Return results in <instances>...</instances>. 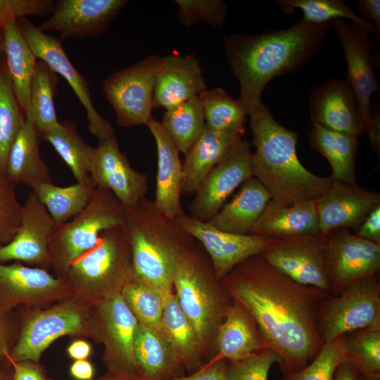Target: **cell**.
Wrapping results in <instances>:
<instances>
[{
	"label": "cell",
	"instance_id": "obj_45",
	"mask_svg": "<svg viewBox=\"0 0 380 380\" xmlns=\"http://www.w3.org/2000/svg\"><path fill=\"white\" fill-rule=\"evenodd\" d=\"M178 16L185 26L205 20L215 28L222 27L227 12V4L221 0H177Z\"/></svg>",
	"mask_w": 380,
	"mask_h": 380
},
{
	"label": "cell",
	"instance_id": "obj_49",
	"mask_svg": "<svg viewBox=\"0 0 380 380\" xmlns=\"http://www.w3.org/2000/svg\"><path fill=\"white\" fill-rule=\"evenodd\" d=\"M227 365L228 360L225 359L213 360L194 373L173 380H227L226 374Z\"/></svg>",
	"mask_w": 380,
	"mask_h": 380
},
{
	"label": "cell",
	"instance_id": "obj_48",
	"mask_svg": "<svg viewBox=\"0 0 380 380\" xmlns=\"http://www.w3.org/2000/svg\"><path fill=\"white\" fill-rule=\"evenodd\" d=\"M54 5L51 0H0V30L26 15L46 16Z\"/></svg>",
	"mask_w": 380,
	"mask_h": 380
},
{
	"label": "cell",
	"instance_id": "obj_5",
	"mask_svg": "<svg viewBox=\"0 0 380 380\" xmlns=\"http://www.w3.org/2000/svg\"><path fill=\"white\" fill-rule=\"evenodd\" d=\"M173 291L208 364L217 355V332L233 299L216 278L208 256L194 246L179 260Z\"/></svg>",
	"mask_w": 380,
	"mask_h": 380
},
{
	"label": "cell",
	"instance_id": "obj_19",
	"mask_svg": "<svg viewBox=\"0 0 380 380\" xmlns=\"http://www.w3.org/2000/svg\"><path fill=\"white\" fill-rule=\"evenodd\" d=\"M72 294L63 278L15 262H0V314L18 305H44Z\"/></svg>",
	"mask_w": 380,
	"mask_h": 380
},
{
	"label": "cell",
	"instance_id": "obj_8",
	"mask_svg": "<svg viewBox=\"0 0 380 380\" xmlns=\"http://www.w3.org/2000/svg\"><path fill=\"white\" fill-rule=\"evenodd\" d=\"M89 333L103 346V362L109 374L122 380H141L134 355L137 319L120 294L91 307Z\"/></svg>",
	"mask_w": 380,
	"mask_h": 380
},
{
	"label": "cell",
	"instance_id": "obj_58",
	"mask_svg": "<svg viewBox=\"0 0 380 380\" xmlns=\"http://www.w3.org/2000/svg\"><path fill=\"white\" fill-rule=\"evenodd\" d=\"M358 379L359 380H380V374L367 375L359 373Z\"/></svg>",
	"mask_w": 380,
	"mask_h": 380
},
{
	"label": "cell",
	"instance_id": "obj_16",
	"mask_svg": "<svg viewBox=\"0 0 380 380\" xmlns=\"http://www.w3.org/2000/svg\"><path fill=\"white\" fill-rule=\"evenodd\" d=\"M332 28L343 48L347 63L346 80L355 96L367 132L370 119L372 96L379 90L374 71V58L372 55L370 32L365 27L351 22L348 23L343 19L334 20Z\"/></svg>",
	"mask_w": 380,
	"mask_h": 380
},
{
	"label": "cell",
	"instance_id": "obj_24",
	"mask_svg": "<svg viewBox=\"0 0 380 380\" xmlns=\"http://www.w3.org/2000/svg\"><path fill=\"white\" fill-rule=\"evenodd\" d=\"M207 89L198 58L189 53L161 58L156 79L153 109H170Z\"/></svg>",
	"mask_w": 380,
	"mask_h": 380
},
{
	"label": "cell",
	"instance_id": "obj_54",
	"mask_svg": "<svg viewBox=\"0 0 380 380\" xmlns=\"http://www.w3.org/2000/svg\"><path fill=\"white\" fill-rule=\"evenodd\" d=\"M70 372L76 380H91L94 375V369L88 360H75L70 366Z\"/></svg>",
	"mask_w": 380,
	"mask_h": 380
},
{
	"label": "cell",
	"instance_id": "obj_17",
	"mask_svg": "<svg viewBox=\"0 0 380 380\" xmlns=\"http://www.w3.org/2000/svg\"><path fill=\"white\" fill-rule=\"evenodd\" d=\"M176 220L186 233L202 244L220 281L241 262L261 254L271 239L224 232L208 221H201L185 213Z\"/></svg>",
	"mask_w": 380,
	"mask_h": 380
},
{
	"label": "cell",
	"instance_id": "obj_51",
	"mask_svg": "<svg viewBox=\"0 0 380 380\" xmlns=\"http://www.w3.org/2000/svg\"><path fill=\"white\" fill-rule=\"evenodd\" d=\"M13 367V380H46L42 370L30 361H14L8 355Z\"/></svg>",
	"mask_w": 380,
	"mask_h": 380
},
{
	"label": "cell",
	"instance_id": "obj_56",
	"mask_svg": "<svg viewBox=\"0 0 380 380\" xmlns=\"http://www.w3.org/2000/svg\"><path fill=\"white\" fill-rule=\"evenodd\" d=\"M358 372L348 362H343L337 367L334 380H359Z\"/></svg>",
	"mask_w": 380,
	"mask_h": 380
},
{
	"label": "cell",
	"instance_id": "obj_11",
	"mask_svg": "<svg viewBox=\"0 0 380 380\" xmlns=\"http://www.w3.org/2000/svg\"><path fill=\"white\" fill-rule=\"evenodd\" d=\"M324 262L330 294L336 296L380 270V243L337 229L325 235Z\"/></svg>",
	"mask_w": 380,
	"mask_h": 380
},
{
	"label": "cell",
	"instance_id": "obj_27",
	"mask_svg": "<svg viewBox=\"0 0 380 380\" xmlns=\"http://www.w3.org/2000/svg\"><path fill=\"white\" fill-rule=\"evenodd\" d=\"M319 232L316 201L282 205L270 200L252 227L250 234L272 239Z\"/></svg>",
	"mask_w": 380,
	"mask_h": 380
},
{
	"label": "cell",
	"instance_id": "obj_55",
	"mask_svg": "<svg viewBox=\"0 0 380 380\" xmlns=\"http://www.w3.org/2000/svg\"><path fill=\"white\" fill-rule=\"evenodd\" d=\"M68 354L75 360H86L91 354L90 344L84 340H76L68 346Z\"/></svg>",
	"mask_w": 380,
	"mask_h": 380
},
{
	"label": "cell",
	"instance_id": "obj_14",
	"mask_svg": "<svg viewBox=\"0 0 380 380\" xmlns=\"http://www.w3.org/2000/svg\"><path fill=\"white\" fill-rule=\"evenodd\" d=\"M251 158L248 141L240 138L234 142L199 185L189 205L190 216L209 221L233 191L253 177Z\"/></svg>",
	"mask_w": 380,
	"mask_h": 380
},
{
	"label": "cell",
	"instance_id": "obj_34",
	"mask_svg": "<svg viewBox=\"0 0 380 380\" xmlns=\"http://www.w3.org/2000/svg\"><path fill=\"white\" fill-rule=\"evenodd\" d=\"M308 134L311 147L329 161L332 171L331 177L338 181L357 184L358 137L314 122Z\"/></svg>",
	"mask_w": 380,
	"mask_h": 380
},
{
	"label": "cell",
	"instance_id": "obj_6",
	"mask_svg": "<svg viewBox=\"0 0 380 380\" xmlns=\"http://www.w3.org/2000/svg\"><path fill=\"white\" fill-rule=\"evenodd\" d=\"M132 253L124 224L101 234L62 277L72 297L89 308L120 294L132 278Z\"/></svg>",
	"mask_w": 380,
	"mask_h": 380
},
{
	"label": "cell",
	"instance_id": "obj_60",
	"mask_svg": "<svg viewBox=\"0 0 380 380\" xmlns=\"http://www.w3.org/2000/svg\"><path fill=\"white\" fill-rule=\"evenodd\" d=\"M3 52V31L0 30V55Z\"/></svg>",
	"mask_w": 380,
	"mask_h": 380
},
{
	"label": "cell",
	"instance_id": "obj_26",
	"mask_svg": "<svg viewBox=\"0 0 380 380\" xmlns=\"http://www.w3.org/2000/svg\"><path fill=\"white\" fill-rule=\"evenodd\" d=\"M270 348L256 322L239 302L233 300L217 336V355L212 360L235 362Z\"/></svg>",
	"mask_w": 380,
	"mask_h": 380
},
{
	"label": "cell",
	"instance_id": "obj_35",
	"mask_svg": "<svg viewBox=\"0 0 380 380\" xmlns=\"http://www.w3.org/2000/svg\"><path fill=\"white\" fill-rule=\"evenodd\" d=\"M40 139L52 145L71 170L77 182L84 183L91 180L89 161L94 148L78 134L74 122L59 121L56 127L43 134Z\"/></svg>",
	"mask_w": 380,
	"mask_h": 380
},
{
	"label": "cell",
	"instance_id": "obj_18",
	"mask_svg": "<svg viewBox=\"0 0 380 380\" xmlns=\"http://www.w3.org/2000/svg\"><path fill=\"white\" fill-rule=\"evenodd\" d=\"M58 223L31 191L23 205L14 237L0 246V262L21 261L46 270L51 266L49 245Z\"/></svg>",
	"mask_w": 380,
	"mask_h": 380
},
{
	"label": "cell",
	"instance_id": "obj_21",
	"mask_svg": "<svg viewBox=\"0 0 380 380\" xmlns=\"http://www.w3.org/2000/svg\"><path fill=\"white\" fill-rule=\"evenodd\" d=\"M126 0H61L51 16L37 27L56 32L61 39L84 38L103 33L127 4Z\"/></svg>",
	"mask_w": 380,
	"mask_h": 380
},
{
	"label": "cell",
	"instance_id": "obj_2",
	"mask_svg": "<svg viewBox=\"0 0 380 380\" xmlns=\"http://www.w3.org/2000/svg\"><path fill=\"white\" fill-rule=\"evenodd\" d=\"M332 22L315 24L302 18L287 29L224 37L227 61L239 82V99L247 114L262 102V91L272 78L293 72L315 57Z\"/></svg>",
	"mask_w": 380,
	"mask_h": 380
},
{
	"label": "cell",
	"instance_id": "obj_46",
	"mask_svg": "<svg viewBox=\"0 0 380 380\" xmlns=\"http://www.w3.org/2000/svg\"><path fill=\"white\" fill-rule=\"evenodd\" d=\"M281 362L279 357L270 348L235 362H228L227 380H267L271 367Z\"/></svg>",
	"mask_w": 380,
	"mask_h": 380
},
{
	"label": "cell",
	"instance_id": "obj_13",
	"mask_svg": "<svg viewBox=\"0 0 380 380\" xmlns=\"http://www.w3.org/2000/svg\"><path fill=\"white\" fill-rule=\"evenodd\" d=\"M325 236L319 233L272 239L260 254L293 281L330 293L324 262Z\"/></svg>",
	"mask_w": 380,
	"mask_h": 380
},
{
	"label": "cell",
	"instance_id": "obj_33",
	"mask_svg": "<svg viewBox=\"0 0 380 380\" xmlns=\"http://www.w3.org/2000/svg\"><path fill=\"white\" fill-rule=\"evenodd\" d=\"M162 325L165 336L187 374L208 364L198 336L180 308L174 291L165 297Z\"/></svg>",
	"mask_w": 380,
	"mask_h": 380
},
{
	"label": "cell",
	"instance_id": "obj_4",
	"mask_svg": "<svg viewBox=\"0 0 380 380\" xmlns=\"http://www.w3.org/2000/svg\"><path fill=\"white\" fill-rule=\"evenodd\" d=\"M125 209L133 277L165 296L173 292L177 267L193 238L146 197Z\"/></svg>",
	"mask_w": 380,
	"mask_h": 380
},
{
	"label": "cell",
	"instance_id": "obj_12",
	"mask_svg": "<svg viewBox=\"0 0 380 380\" xmlns=\"http://www.w3.org/2000/svg\"><path fill=\"white\" fill-rule=\"evenodd\" d=\"M87 305L72 298L33 313L25 321L11 355L14 361L37 362L57 338L87 330Z\"/></svg>",
	"mask_w": 380,
	"mask_h": 380
},
{
	"label": "cell",
	"instance_id": "obj_31",
	"mask_svg": "<svg viewBox=\"0 0 380 380\" xmlns=\"http://www.w3.org/2000/svg\"><path fill=\"white\" fill-rule=\"evenodd\" d=\"M242 137L236 133L211 130L205 127L185 154L182 163V194L186 196L194 195L204 178L229 148Z\"/></svg>",
	"mask_w": 380,
	"mask_h": 380
},
{
	"label": "cell",
	"instance_id": "obj_37",
	"mask_svg": "<svg viewBox=\"0 0 380 380\" xmlns=\"http://www.w3.org/2000/svg\"><path fill=\"white\" fill-rule=\"evenodd\" d=\"M198 96L207 128L243 135L248 114L239 99L222 88L205 89Z\"/></svg>",
	"mask_w": 380,
	"mask_h": 380
},
{
	"label": "cell",
	"instance_id": "obj_28",
	"mask_svg": "<svg viewBox=\"0 0 380 380\" xmlns=\"http://www.w3.org/2000/svg\"><path fill=\"white\" fill-rule=\"evenodd\" d=\"M134 355L141 380H173L187 374L166 336L140 324Z\"/></svg>",
	"mask_w": 380,
	"mask_h": 380
},
{
	"label": "cell",
	"instance_id": "obj_40",
	"mask_svg": "<svg viewBox=\"0 0 380 380\" xmlns=\"http://www.w3.org/2000/svg\"><path fill=\"white\" fill-rule=\"evenodd\" d=\"M161 123L179 153L185 155L205 127L198 96L165 110Z\"/></svg>",
	"mask_w": 380,
	"mask_h": 380
},
{
	"label": "cell",
	"instance_id": "obj_61",
	"mask_svg": "<svg viewBox=\"0 0 380 380\" xmlns=\"http://www.w3.org/2000/svg\"><path fill=\"white\" fill-rule=\"evenodd\" d=\"M0 380H3L1 377H0Z\"/></svg>",
	"mask_w": 380,
	"mask_h": 380
},
{
	"label": "cell",
	"instance_id": "obj_10",
	"mask_svg": "<svg viewBox=\"0 0 380 380\" xmlns=\"http://www.w3.org/2000/svg\"><path fill=\"white\" fill-rule=\"evenodd\" d=\"M160 61L161 57L150 55L114 72L103 82V94L119 127L146 125L152 118L153 90Z\"/></svg>",
	"mask_w": 380,
	"mask_h": 380
},
{
	"label": "cell",
	"instance_id": "obj_20",
	"mask_svg": "<svg viewBox=\"0 0 380 380\" xmlns=\"http://www.w3.org/2000/svg\"><path fill=\"white\" fill-rule=\"evenodd\" d=\"M89 175L96 186L111 191L125 207L134 206L146 197L147 176L131 167L120 150L115 134L99 141L94 148Z\"/></svg>",
	"mask_w": 380,
	"mask_h": 380
},
{
	"label": "cell",
	"instance_id": "obj_29",
	"mask_svg": "<svg viewBox=\"0 0 380 380\" xmlns=\"http://www.w3.org/2000/svg\"><path fill=\"white\" fill-rule=\"evenodd\" d=\"M39 139L32 120L25 118L7 160L6 179L10 184H24L33 190L42 184L52 182L49 167L40 155Z\"/></svg>",
	"mask_w": 380,
	"mask_h": 380
},
{
	"label": "cell",
	"instance_id": "obj_53",
	"mask_svg": "<svg viewBox=\"0 0 380 380\" xmlns=\"http://www.w3.org/2000/svg\"><path fill=\"white\" fill-rule=\"evenodd\" d=\"M366 133L369 135L371 145L376 154L380 151V115L379 109L375 104L371 108L370 119Z\"/></svg>",
	"mask_w": 380,
	"mask_h": 380
},
{
	"label": "cell",
	"instance_id": "obj_43",
	"mask_svg": "<svg viewBox=\"0 0 380 380\" xmlns=\"http://www.w3.org/2000/svg\"><path fill=\"white\" fill-rule=\"evenodd\" d=\"M343 339L347 362L360 374H380V329L353 331Z\"/></svg>",
	"mask_w": 380,
	"mask_h": 380
},
{
	"label": "cell",
	"instance_id": "obj_50",
	"mask_svg": "<svg viewBox=\"0 0 380 380\" xmlns=\"http://www.w3.org/2000/svg\"><path fill=\"white\" fill-rule=\"evenodd\" d=\"M355 234L367 240L380 243V204L373 208Z\"/></svg>",
	"mask_w": 380,
	"mask_h": 380
},
{
	"label": "cell",
	"instance_id": "obj_30",
	"mask_svg": "<svg viewBox=\"0 0 380 380\" xmlns=\"http://www.w3.org/2000/svg\"><path fill=\"white\" fill-rule=\"evenodd\" d=\"M270 200L268 190L252 177L241 185L232 200L225 203L208 222L224 232L250 234L252 227Z\"/></svg>",
	"mask_w": 380,
	"mask_h": 380
},
{
	"label": "cell",
	"instance_id": "obj_1",
	"mask_svg": "<svg viewBox=\"0 0 380 380\" xmlns=\"http://www.w3.org/2000/svg\"><path fill=\"white\" fill-rule=\"evenodd\" d=\"M220 284L252 316L282 374L300 370L322 349L318 317L329 293L293 281L260 255L234 267Z\"/></svg>",
	"mask_w": 380,
	"mask_h": 380
},
{
	"label": "cell",
	"instance_id": "obj_22",
	"mask_svg": "<svg viewBox=\"0 0 380 380\" xmlns=\"http://www.w3.org/2000/svg\"><path fill=\"white\" fill-rule=\"evenodd\" d=\"M316 203L319 234L325 236L337 229L356 232L380 204V194L332 178L329 190Z\"/></svg>",
	"mask_w": 380,
	"mask_h": 380
},
{
	"label": "cell",
	"instance_id": "obj_52",
	"mask_svg": "<svg viewBox=\"0 0 380 380\" xmlns=\"http://www.w3.org/2000/svg\"><path fill=\"white\" fill-rule=\"evenodd\" d=\"M358 10L362 18L372 23L379 34H380V1L379 0H359Z\"/></svg>",
	"mask_w": 380,
	"mask_h": 380
},
{
	"label": "cell",
	"instance_id": "obj_15",
	"mask_svg": "<svg viewBox=\"0 0 380 380\" xmlns=\"http://www.w3.org/2000/svg\"><path fill=\"white\" fill-rule=\"evenodd\" d=\"M19 27L35 56L70 84L86 110L89 132L99 141L114 134L111 124L94 108L86 79L75 68L65 52L61 39L41 31L25 18L18 20Z\"/></svg>",
	"mask_w": 380,
	"mask_h": 380
},
{
	"label": "cell",
	"instance_id": "obj_44",
	"mask_svg": "<svg viewBox=\"0 0 380 380\" xmlns=\"http://www.w3.org/2000/svg\"><path fill=\"white\" fill-rule=\"evenodd\" d=\"M343 362H347L343 336L324 343L307 366L284 374L282 380H334L337 367Z\"/></svg>",
	"mask_w": 380,
	"mask_h": 380
},
{
	"label": "cell",
	"instance_id": "obj_42",
	"mask_svg": "<svg viewBox=\"0 0 380 380\" xmlns=\"http://www.w3.org/2000/svg\"><path fill=\"white\" fill-rule=\"evenodd\" d=\"M120 295L139 324L165 335L162 325L165 296L134 277Z\"/></svg>",
	"mask_w": 380,
	"mask_h": 380
},
{
	"label": "cell",
	"instance_id": "obj_32",
	"mask_svg": "<svg viewBox=\"0 0 380 380\" xmlns=\"http://www.w3.org/2000/svg\"><path fill=\"white\" fill-rule=\"evenodd\" d=\"M3 52L13 89L25 116L30 110V87L37 58L25 40L18 20L2 28Z\"/></svg>",
	"mask_w": 380,
	"mask_h": 380
},
{
	"label": "cell",
	"instance_id": "obj_23",
	"mask_svg": "<svg viewBox=\"0 0 380 380\" xmlns=\"http://www.w3.org/2000/svg\"><path fill=\"white\" fill-rule=\"evenodd\" d=\"M309 108L314 123L357 137L366 133L355 96L346 80L333 78L315 87Z\"/></svg>",
	"mask_w": 380,
	"mask_h": 380
},
{
	"label": "cell",
	"instance_id": "obj_36",
	"mask_svg": "<svg viewBox=\"0 0 380 380\" xmlns=\"http://www.w3.org/2000/svg\"><path fill=\"white\" fill-rule=\"evenodd\" d=\"M96 188L91 179L65 187L58 186L51 182L42 184L32 191L44 205L55 222L64 223L85 208Z\"/></svg>",
	"mask_w": 380,
	"mask_h": 380
},
{
	"label": "cell",
	"instance_id": "obj_41",
	"mask_svg": "<svg viewBox=\"0 0 380 380\" xmlns=\"http://www.w3.org/2000/svg\"><path fill=\"white\" fill-rule=\"evenodd\" d=\"M276 4L287 14L296 12V9L301 10L303 13V19L311 23L322 24L337 19H348L351 23L367 28L374 35L375 39L379 41L380 34H378L374 25L357 15L343 1L278 0L276 1Z\"/></svg>",
	"mask_w": 380,
	"mask_h": 380
},
{
	"label": "cell",
	"instance_id": "obj_3",
	"mask_svg": "<svg viewBox=\"0 0 380 380\" xmlns=\"http://www.w3.org/2000/svg\"><path fill=\"white\" fill-rule=\"evenodd\" d=\"M253 144V176L282 205L317 201L329 190L332 178L308 171L296 154L298 133L279 123L262 101L248 113Z\"/></svg>",
	"mask_w": 380,
	"mask_h": 380
},
{
	"label": "cell",
	"instance_id": "obj_39",
	"mask_svg": "<svg viewBox=\"0 0 380 380\" xmlns=\"http://www.w3.org/2000/svg\"><path fill=\"white\" fill-rule=\"evenodd\" d=\"M57 83V74L38 60L30 87V110L25 118L32 120L39 138L59 123L54 105Z\"/></svg>",
	"mask_w": 380,
	"mask_h": 380
},
{
	"label": "cell",
	"instance_id": "obj_25",
	"mask_svg": "<svg viewBox=\"0 0 380 380\" xmlns=\"http://www.w3.org/2000/svg\"><path fill=\"white\" fill-rule=\"evenodd\" d=\"M146 126L157 148L158 169L153 202L162 213L176 219L184 213L181 203L183 167L179 151L160 121L152 118Z\"/></svg>",
	"mask_w": 380,
	"mask_h": 380
},
{
	"label": "cell",
	"instance_id": "obj_47",
	"mask_svg": "<svg viewBox=\"0 0 380 380\" xmlns=\"http://www.w3.org/2000/svg\"><path fill=\"white\" fill-rule=\"evenodd\" d=\"M15 186H0V246L8 243L20 224L23 205L15 194Z\"/></svg>",
	"mask_w": 380,
	"mask_h": 380
},
{
	"label": "cell",
	"instance_id": "obj_59",
	"mask_svg": "<svg viewBox=\"0 0 380 380\" xmlns=\"http://www.w3.org/2000/svg\"><path fill=\"white\" fill-rule=\"evenodd\" d=\"M100 380H122V379H120L110 374H108V375H107L106 376L101 379Z\"/></svg>",
	"mask_w": 380,
	"mask_h": 380
},
{
	"label": "cell",
	"instance_id": "obj_9",
	"mask_svg": "<svg viewBox=\"0 0 380 380\" xmlns=\"http://www.w3.org/2000/svg\"><path fill=\"white\" fill-rule=\"evenodd\" d=\"M318 328L324 343L361 329H380V281L376 276L329 294L318 317Z\"/></svg>",
	"mask_w": 380,
	"mask_h": 380
},
{
	"label": "cell",
	"instance_id": "obj_57",
	"mask_svg": "<svg viewBox=\"0 0 380 380\" xmlns=\"http://www.w3.org/2000/svg\"><path fill=\"white\" fill-rule=\"evenodd\" d=\"M1 315L0 314V359L2 355H5V353L7 351L6 344L8 339L6 327L1 318Z\"/></svg>",
	"mask_w": 380,
	"mask_h": 380
},
{
	"label": "cell",
	"instance_id": "obj_38",
	"mask_svg": "<svg viewBox=\"0 0 380 380\" xmlns=\"http://www.w3.org/2000/svg\"><path fill=\"white\" fill-rule=\"evenodd\" d=\"M25 116L15 96L6 61L0 60V186L10 184L6 164L11 148Z\"/></svg>",
	"mask_w": 380,
	"mask_h": 380
},
{
	"label": "cell",
	"instance_id": "obj_7",
	"mask_svg": "<svg viewBox=\"0 0 380 380\" xmlns=\"http://www.w3.org/2000/svg\"><path fill=\"white\" fill-rule=\"evenodd\" d=\"M125 207L109 189L96 186L85 208L69 222L58 223L49 245L56 277L62 278L70 265L92 248L106 230L123 225Z\"/></svg>",
	"mask_w": 380,
	"mask_h": 380
}]
</instances>
